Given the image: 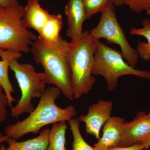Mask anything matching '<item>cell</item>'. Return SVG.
I'll list each match as a JSON object with an SVG mask.
<instances>
[{"instance_id": "26", "label": "cell", "mask_w": 150, "mask_h": 150, "mask_svg": "<svg viewBox=\"0 0 150 150\" xmlns=\"http://www.w3.org/2000/svg\"><path fill=\"white\" fill-rule=\"evenodd\" d=\"M114 5L120 6L123 4V0H111Z\"/></svg>"}, {"instance_id": "16", "label": "cell", "mask_w": 150, "mask_h": 150, "mask_svg": "<svg viewBox=\"0 0 150 150\" xmlns=\"http://www.w3.org/2000/svg\"><path fill=\"white\" fill-rule=\"evenodd\" d=\"M67 129L66 121L53 124L49 131L47 150H66L65 144Z\"/></svg>"}, {"instance_id": "10", "label": "cell", "mask_w": 150, "mask_h": 150, "mask_svg": "<svg viewBox=\"0 0 150 150\" xmlns=\"http://www.w3.org/2000/svg\"><path fill=\"white\" fill-rule=\"evenodd\" d=\"M68 28L66 35L72 40L82 35V27L87 18L85 8L82 0H69L65 6Z\"/></svg>"}, {"instance_id": "20", "label": "cell", "mask_w": 150, "mask_h": 150, "mask_svg": "<svg viewBox=\"0 0 150 150\" xmlns=\"http://www.w3.org/2000/svg\"><path fill=\"white\" fill-rule=\"evenodd\" d=\"M123 3L137 13L146 11L150 8V0H123Z\"/></svg>"}, {"instance_id": "22", "label": "cell", "mask_w": 150, "mask_h": 150, "mask_svg": "<svg viewBox=\"0 0 150 150\" xmlns=\"http://www.w3.org/2000/svg\"><path fill=\"white\" fill-rule=\"evenodd\" d=\"M103 150H146L140 144L128 147H114Z\"/></svg>"}, {"instance_id": "28", "label": "cell", "mask_w": 150, "mask_h": 150, "mask_svg": "<svg viewBox=\"0 0 150 150\" xmlns=\"http://www.w3.org/2000/svg\"><path fill=\"white\" fill-rule=\"evenodd\" d=\"M146 14L150 16V8L147 11H146Z\"/></svg>"}, {"instance_id": "30", "label": "cell", "mask_w": 150, "mask_h": 150, "mask_svg": "<svg viewBox=\"0 0 150 150\" xmlns=\"http://www.w3.org/2000/svg\"><path fill=\"white\" fill-rule=\"evenodd\" d=\"M0 7H1V6H0Z\"/></svg>"}, {"instance_id": "15", "label": "cell", "mask_w": 150, "mask_h": 150, "mask_svg": "<svg viewBox=\"0 0 150 150\" xmlns=\"http://www.w3.org/2000/svg\"><path fill=\"white\" fill-rule=\"evenodd\" d=\"M141 28L133 27L129 33L131 35L144 37L147 41L139 42L137 45V51L139 57L142 60L150 62V20L144 18L142 21Z\"/></svg>"}, {"instance_id": "5", "label": "cell", "mask_w": 150, "mask_h": 150, "mask_svg": "<svg viewBox=\"0 0 150 150\" xmlns=\"http://www.w3.org/2000/svg\"><path fill=\"white\" fill-rule=\"evenodd\" d=\"M24 7L19 4L0 7V49L28 54L37 39L28 29L23 19Z\"/></svg>"}, {"instance_id": "3", "label": "cell", "mask_w": 150, "mask_h": 150, "mask_svg": "<svg viewBox=\"0 0 150 150\" xmlns=\"http://www.w3.org/2000/svg\"><path fill=\"white\" fill-rule=\"evenodd\" d=\"M97 40L89 31L86 30L80 37L69 43L68 58L71 72L74 99L88 93L95 83L96 80L92 71Z\"/></svg>"}, {"instance_id": "21", "label": "cell", "mask_w": 150, "mask_h": 150, "mask_svg": "<svg viewBox=\"0 0 150 150\" xmlns=\"http://www.w3.org/2000/svg\"><path fill=\"white\" fill-rule=\"evenodd\" d=\"M7 106H9L8 99L4 88L0 85V123L4 121L6 118Z\"/></svg>"}, {"instance_id": "23", "label": "cell", "mask_w": 150, "mask_h": 150, "mask_svg": "<svg viewBox=\"0 0 150 150\" xmlns=\"http://www.w3.org/2000/svg\"><path fill=\"white\" fill-rule=\"evenodd\" d=\"M19 4L18 0H0V6L8 8Z\"/></svg>"}, {"instance_id": "18", "label": "cell", "mask_w": 150, "mask_h": 150, "mask_svg": "<svg viewBox=\"0 0 150 150\" xmlns=\"http://www.w3.org/2000/svg\"><path fill=\"white\" fill-rule=\"evenodd\" d=\"M68 121L73 136L71 150H97L89 145L83 139L81 134L80 121L78 118H73Z\"/></svg>"}, {"instance_id": "24", "label": "cell", "mask_w": 150, "mask_h": 150, "mask_svg": "<svg viewBox=\"0 0 150 150\" xmlns=\"http://www.w3.org/2000/svg\"><path fill=\"white\" fill-rule=\"evenodd\" d=\"M140 144L143 146V147L146 150L150 147V133L144 138V139L142 140Z\"/></svg>"}, {"instance_id": "11", "label": "cell", "mask_w": 150, "mask_h": 150, "mask_svg": "<svg viewBox=\"0 0 150 150\" xmlns=\"http://www.w3.org/2000/svg\"><path fill=\"white\" fill-rule=\"evenodd\" d=\"M126 121L119 116H111L103 126L102 137L94 145L97 150L119 146Z\"/></svg>"}, {"instance_id": "9", "label": "cell", "mask_w": 150, "mask_h": 150, "mask_svg": "<svg viewBox=\"0 0 150 150\" xmlns=\"http://www.w3.org/2000/svg\"><path fill=\"white\" fill-rule=\"evenodd\" d=\"M150 133V113L139 112L131 122L123 127L120 147H128L140 144Z\"/></svg>"}, {"instance_id": "4", "label": "cell", "mask_w": 150, "mask_h": 150, "mask_svg": "<svg viewBox=\"0 0 150 150\" xmlns=\"http://www.w3.org/2000/svg\"><path fill=\"white\" fill-rule=\"evenodd\" d=\"M92 74L103 77L110 91L118 86V79L123 76L132 75L150 80V71L131 67L125 62L121 52L110 48L100 40L95 42Z\"/></svg>"}, {"instance_id": "2", "label": "cell", "mask_w": 150, "mask_h": 150, "mask_svg": "<svg viewBox=\"0 0 150 150\" xmlns=\"http://www.w3.org/2000/svg\"><path fill=\"white\" fill-rule=\"evenodd\" d=\"M62 93L60 90L54 86L45 88L37 107L24 120L7 126L5 130L6 135L18 139L29 133H40V129L49 124L72 119L77 114L73 105L62 108L56 104V100Z\"/></svg>"}, {"instance_id": "1", "label": "cell", "mask_w": 150, "mask_h": 150, "mask_svg": "<svg viewBox=\"0 0 150 150\" xmlns=\"http://www.w3.org/2000/svg\"><path fill=\"white\" fill-rule=\"evenodd\" d=\"M69 44L61 35L53 42L45 41L38 36L31 45L30 51L35 63L43 67L46 84L57 87L65 97L73 100L71 72L68 58Z\"/></svg>"}, {"instance_id": "17", "label": "cell", "mask_w": 150, "mask_h": 150, "mask_svg": "<svg viewBox=\"0 0 150 150\" xmlns=\"http://www.w3.org/2000/svg\"><path fill=\"white\" fill-rule=\"evenodd\" d=\"M63 27V19L61 14H51L38 36L48 42H53L60 36Z\"/></svg>"}, {"instance_id": "25", "label": "cell", "mask_w": 150, "mask_h": 150, "mask_svg": "<svg viewBox=\"0 0 150 150\" xmlns=\"http://www.w3.org/2000/svg\"><path fill=\"white\" fill-rule=\"evenodd\" d=\"M8 138V137L6 135H4L2 134H0V145L4 144V142H6Z\"/></svg>"}, {"instance_id": "7", "label": "cell", "mask_w": 150, "mask_h": 150, "mask_svg": "<svg viewBox=\"0 0 150 150\" xmlns=\"http://www.w3.org/2000/svg\"><path fill=\"white\" fill-rule=\"evenodd\" d=\"M114 5L112 1L108 4L103 11L99 22L89 32L98 40L104 38L110 44L120 47L123 58L131 67L136 68L139 60L138 52L131 46L117 20Z\"/></svg>"}, {"instance_id": "29", "label": "cell", "mask_w": 150, "mask_h": 150, "mask_svg": "<svg viewBox=\"0 0 150 150\" xmlns=\"http://www.w3.org/2000/svg\"><path fill=\"white\" fill-rule=\"evenodd\" d=\"M149 113H150V110H149Z\"/></svg>"}, {"instance_id": "27", "label": "cell", "mask_w": 150, "mask_h": 150, "mask_svg": "<svg viewBox=\"0 0 150 150\" xmlns=\"http://www.w3.org/2000/svg\"><path fill=\"white\" fill-rule=\"evenodd\" d=\"M6 149L5 146L4 144H2L0 146V150H5Z\"/></svg>"}, {"instance_id": "8", "label": "cell", "mask_w": 150, "mask_h": 150, "mask_svg": "<svg viewBox=\"0 0 150 150\" xmlns=\"http://www.w3.org/2000/svg\"><path fill=\"white\" fill-rule=\"evenodd\" d=\"M112 106V101L100 99L89 107L86 115L79 116V121L85 124L86 131L87 134L99 139L101 128L111 117Z\"/></svg>"}, {"instance_id": "19", "label": "cell", "mask_w": 150, "mask_h": 150, "mask_svg": "<svg viewBox=\"0 0 150 150\" xmlns=\"http://www.w3.org/2000/svg\"><path fill=\"white\" fill-rule=\"evenodd\" d=\"M86 14L87 20L103 11L111 0H82Z\"/></svg>"}, {"instance_id": "14", "label": "cell", "mask_w": 150, "mask_h": 150, "mask_svg": "<svg viewBox=\"0 0 150 150\" xmlns=\"http://www.w3.org/2000/svg\"><path fill=\"white\" fill-rule=\"evenodd\" d=\"M49 131L48 129H43L37 137L21 142L8 137L6 142L8 147L5 150H47Z\"/></svg>"}, {"instance_id": "12", "label": "cell", "mask_w": 150, "mask_h": 150, "mask_svg": "<svg viewBox=\"0 0 150 150\" xmlns=\"http://www.w3.org/2000/svg\"><path fill=\"white\" fill-rule=\"evenodd\" d=\"M51 15L41 7L38 0H28L23 9V19L28 28H33L40 34Z\"/></svg>"}, {"instance_id": "31", "label": "cell", "mask_w": 150, "mask_h": 150, "mask_svg": "<svg viewBox=\"0 0 150 150\" xmlns=\"http://www.w3.org/2000/svg\"></svg>"}, {"instance_id": "6", "label": "cell", "mask_w": 150, "mask_h": 150, "mask_svg": "<svg viewBox=\"0 0 150 150\" xmlns=\"http://www.w3.org/2000/svg\"><path fill=\"white\" fill-rule=\"evenodd\" d=\"M9 68L14 73L21 92L20 99L16 105L11 108V115L17 117L24 113H30L35 109L33 98H40L46 88V76L44 72L38 73L31 64H20L13 59Z\"/></svg>"}, {"instance_id": "13", "label": "cell", "mask_w": 150, "mask_h": 150, "mask_svg": "<svg viewBox=\"0 0 150 150\" xmlns=\"http://www.w3.org/2000/svg\"><path fill=\"white\" fill-rule=\"evenodd\" d=\"M21 56V53L20 52L0 49V85L7 97L9 106L11 108L13 103L16 101V100L12 96V93L15 91L8 77L9 64L13 59L18 60Z\"/></svg>"}]
</instances>
